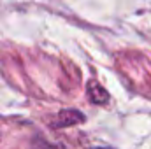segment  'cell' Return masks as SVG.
<instances>
[{
	"instance_id": "7a4b0ae2",
	"label": "cell",
	"mask_w": 151,
	"mask_h": 149,
	"mask_svg": "<svg viewBox=\"0 0 151 149\" xmlns=\"http://www.w3.org/2000/svg\"><path fill=\"white\" fill-rule=\"evenodd\" d=\"M88 97H90V100H91L93 104H97V105H104V104H107V100H109L107 91H106L99 82H95V81L88 82Z\"/></svg>"
},
{
	"instance_id": "6da1fadb",
	"label": "cell",
	"mask_w": 151,
	"mask_h": 149,
	"mask_svg": "<svg viewBox=\"0 0 151 149\" xmlns=\"http://www.w3.org/2000/svg\"><path fill=\"white\" fill-rule=\"evenodd\" d=\"M81 121H84V116H83L81 112H77V111H62L60 114H58V117H56V121H55L53 125L58 126V128H62V126L77 125V123H81Z\"/></svg>"
}]
</instances>
